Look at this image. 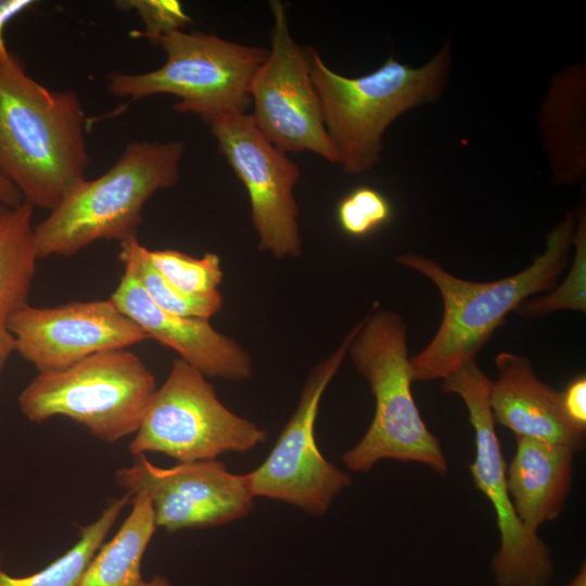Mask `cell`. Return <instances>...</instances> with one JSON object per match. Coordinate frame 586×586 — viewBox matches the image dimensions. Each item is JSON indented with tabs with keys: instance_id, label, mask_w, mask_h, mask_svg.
I'll list each match as a JSON object with an SVG mask.
<instances>
[{
	"instance_id": "1",
	"label": "cell",
	"mask_w": 586,
	"mask_h": 586,
	"mask_svg": "<svg viewBox=\"0 0 586 586\" xmlns=\"http://www.w3.org/2000/svg\"><path fill=\"white\" fill-rule=\"evenodd\" d=\"M577 208L568 211L548 232L544 252L522 271L488 282L470 281L448 272L440 263L407 252L396 260L437 288L443 316L429 344L410 357L412 381L443 380L476 356L506 317L538 294L548 293L569 265Z\"/></svg>"
},
{
	"instance_id": "2",
	"label": "cell",
	"mask_w": 586,
	"mask_h": 586,
	"mask_svg": "<svg viewBox=\"0 0 586 586\" xmlns=\"http://www.w3.org/2000/svg\"><path fill=\"white\" fill-rule=\"evenodd\" d=\"M86 122L75 90L41 85L20 60L0 65V176L34 208L50 212L86 178Z\"/></svg>"
},
{
	"instance_id": "3",
	"label": "cell",
	"mask_w": 586,
	"mask_h": 586,
	"mask_svg": "<svg viewBox=\"0 0 586 586\" xmlns=\"http://www.w3.org/2000/svg\"><path fill=\"white\" fill-rule=\"evenodd\" d=\"M310 73L337 164L347 175L372 170L381 161L383 136L406 112L438 101L451 69V40L420 67L390 55L375 71L356 78L332 71L307 47Z\"/></svg>"
},
{
	"instance_id": "4",
	"label": "cell",
	"mask_w": 586,
	"mask_h": 586,
	"mask_svg": "<svg viewBox=\"0 0 586 586\" xmlns=\"http://www.w3.org/2000/svg\"><path fill=\"white\" fill-rule=\"evenodd\" d=\"M182 141H131L103 175L79 181L35 226L38 258L71 257L99 240L137 237L146 202L180 179Z\"/></svg>"
},
{
	"instance_id": "5",
	"label": "cell",
	"mask_w": 586,
	"mask_h": 586,
	"mask_svg": "<svg viewBox=\"0 0 586 586\" xmlns=\"http://www.w3.org/2000/svg\"><path fill=\"white\" fill-rule=\"evenodd\" d=\"M347 355L369 383L375 408L365 435L343 454L345 467L367 473L378 461L392 459L418 462L446 475V455L411 393L412 370L403 317L375 305L358 323Z\"/></svg>"
},
{
	"instance_id": "6",
	"label": "cell",
	"mask_w": 586,
	"mask_h": 586,
	"mask_svg": "<svg viewBox=\"0 0 586 586\" xmlns=\"http://www.w3.org/2000/svg\"><path fill=\"white\" fill-rule=\"evenodd\" d=\"M155 44L165 52V63L146 73H109L106 90L111 95L138 101L173 94L178 98L175 111L198 114L206 123L246 114L252 105V81L268 49L184 30L163 37Z\"/></svg>"
},
{
	"instance_id": "7",
	"label": "cell",
	"mask_w": 586,
	"mask_h": 586,
	"mask_svg": "<svg viewBox=\"0 0 586 586\" xmlns=\"http://www.w3.org/2000/svg\"><path fill=\"white\" fill-rule=\"evenodd\" d=\"M156 388L155 377L136 354L107 349L66 369L38 373L18 404L31 422L64 416L114 443L138 431Z\"/></svg>"
},
{
	"instance_id": "8",
	"label": "cell",
	"mask_w": 586,
	"mask_h": 586,
	"mask_svg": "<svg viewBox=\"0 0 586 586\" xmlns=\"http://www.w3.org/2000/svg\"><path fill=\"white\" fill-rule=\"evenodd\" d=\"M267 437L265 429L229 410L206 377L177 358L154 392L129 451L161 453L179 462L216 460L252 450Z\"/></svg>"
},
{
	"instance_id": "9",
	"label": "cell",
	"mask_w": 586,
	"mask_h": 586,
	"mask_svg": "<svg viewBox=\"0 0 586 586\" xmlns=\"http://www.w3.org/2000/svg\"><path fill=\"white\" fill-rule=\"evenodd\" d=\"M493 380L476 360L442 380V392L464 403L474 430L475 456L469 469L475 487L492 504L500 545L489 562L497 586H548L555 576L549 546L526 528L513 508L506 482V461L489 405Z\"/></svg>"
},
{
	"instance_id": "10",
	"label": "cell",
	"mask_w": 586,
	"mask_h": 586,
	"mask_svg": "<svg viewBox=\"0 0 586 586\" xmlns=\"http://www.w3.org/2000/svg\"><path fill=\"white\" fill-rule=\"evenodd\" d=\"M358 323L340 346L309 373L296 409L281 431L271 451L253 471L244 474L254 496L295 506L322 515L352 479L323 457L315 438V422L321 397L339 371Z\"/></svg>"
},
{
	"instance_id": "11",
	"label": "cell",
	"mask_w": 586,
	"mask_h": 586,
	"mask_svg": "<svg viewBox=\"0 0 586 586\" xmlns=\"http://www.w3.org/2000/svg\"><path fill=\"white\" fill-rule=\"evenodd\" d=\"M269 7L273 17L271 44L251 86L253 122L285 154L307 151L337 164L311 78L307 48L292 37L284 4L271 0Z\"/></svg>"
},
{
	"instance_id": "12",
	"label": "cell",
	"mask_w": 586,
	"mask_h": 586,
	"mask_svg": "<svg viewBox=\"0 0 586 586\" xmlns=\"http://www.w3.org/2000/svg\"><path fill=\"white\" fill-rule=\"evenodd\" d=\"M208 125L247 191L258 250L276 258L298 257L303 249L294 196L298 166L260 133L250 114L217 117Z\"/></svg>"
},
{
	"instance_id": "13",
	"label": "cell",
	"mask_w": 586,
	"mask_h": 586,
	"mask_svg": "<svg viewBox=\"0 0 586 586\" xmlns=\"http://www.w3.org/2000/svg\"><path fill=\"white\" fill-rule=\"evenodd\" d=\"M115 473L117 485L131 497L145 496L156 526L168 532L219 526L245 517L254 507L244 474L231 473L218 460L179 462L170 468L136 456Z\"/></svg>"
},
{
	"instance_id": "14",
	"label": "cell",
	"mask_w": 586,
	"mask_h": 586,
	"mask_svg": "<svg viewBox=\"0 0 586 586\" xmlns=\"http://www.w3.org/2000/svg\"><path fill=\"white\" fill-rule=\"evenodd\" d=\"M16 352L38 373L66 369L86 357L149 339L111 300L71 302L55 307L28 304L5 323Z\"/></svg>"
},
{
	"instance_id": "15",
	"label": "cell",
	"mask_w": 586,
	"mask_h": 586,
	"mask_svg": "<svg viewBox=\"0 0 586 586\" xmlns=\"http://www.w3.org/2000/svg\"><path fill=\"white\" fill-rule=\"evenodd\" d=\"M125 267L110 300L149 339L179 354V358L206 378L244 381L253 375L250 354L233 339L218 332L207 319L182 317L158 307L132 270Z\"/></svg>"
},
{
	"instance_id": "16",
	"label": "cell",
	"mask_w": 586,
	"mask_h": 586,
	"mask_svg": "<svg viewBox=\"0 0 586 586\" xmlns=\"http://www.w3.org/2000/svg\"><path fill=\"white\" fill-rule=\"evenodd\" d=\"M495 362L498 378L493 381L489 394L495 422L511 430L515 436L562 444L575 453L581 451L586 431L566 417L561 392L538 379L526 356L502 352Z\"/></svg>"
},
{
	"instance_id": "17",
	"label": "cell",
	"mask_w": 586,
	"mask_h": 586,
	"mask_svg": "<svg viewBox=\"0 0 586 586\" xmlns=\"http://www.w3.org/2000/svg\"><path fill=\"white\" fill-rule=\"evenodd\" d=\"M537 128L555 186L584 183L586 177V66L565 65L549 81Z\"/></svg>"
},
{
	"instance_id": "18",
	"label": "cell",
	"mask_w": 586,
	"mask_h": 586,
	"mask_svg": "<svg viewBox=\"0 0 586 586\" xmlns=\"http://www.w3.org/2000/svg\"><path fill=\"white\" fill-rule=\"evenodd\" d=\"M515 454L506 470L507 488L523 525L538 533L564 511L572 491V448L538 438L515 436Z\"/></svg>"
},
{
	"instance_id": "19",
	"label": "cell",
	"mask_w": 586,
	"mask_h": 586,
	"mask_svg": "<svg viewBox=\"0 0 586 586\" xmlns=\"http://www.w3.org/2000/svg\"><path fill=\"white\" fill-rule=\"evenodd\" d=\"M131 504L118 532L91 559L80 586H138L142 581V558L157 526L145 496H133Z\"/></svg>"
},
{
	"instance_id": "20",
	"label": "cell",
	"mask_w": 586,
	"mask_h": 586,
	"mask_svg": "<svg viewBox=\"0 0 586 586\" xmlns=\"http://www.w3.org/2000/svg\"><path fill=\"white\" fill-rule=\"evenodd\" d=\"M34 207L27 202L9 206L0 202V323L27 304L39 259Z\"/></svg>"
},
{
	"instance_id": "21",
	"label": "cell",
	"mask_w": 586,
	"mask_h": 586,
	"mask_svg": "<svg viewBox=\"0 0 586 586\" xmlns=\"http://www.w3.org/2000/svg\"><path fill=\"white\" fill-rule=\"evenodd\" d=\"M131 500L127 493L112 500L94 522L80 528L78 542L43 570L29 576L15 577L0 569V586H80L91 559Z\"/></svg>"
},
{
	"instance_id": "22",
	"label": "cell",
	"mask_w": 586,
	"mask_h": 586,
	"mask_svg": "<svg viewBox=\"0 0 586 586\" xmlns=\"http://www.w3.org/2000/svg\"><path fill=\"white\" fill-rule=\"evenodd\" d=\"M119 259L124 266L132 270L148 296L168 313L209 320L222 306V296L219 291L192 295L166 281L148 259L146 247L138 241L137 237L120 243Z\"/></svg>"
},
{
	"instance_id": "23",
	"label": "cell",
	"mask_w": 586,
	"mask_h": 586,
	"mask_svg": "<svg viewBox=\"0 0 586 586\" xmlns=\"http://www.w3.org/2000/svg\"><path fill=\"white\" fill-rule=\"evenodd\" d=\"M572 246H574V258L564 281L546 294L526 300L515 309L517 315L525 319H533L560 310L586 311L585 203L577 208Z\"/></svg>"
},
{
	"instance_id": "24",
	"label": "cell",
	"mask_w": 586,
	"mask_h": 586,
	"mask_svg": "<svg viewBox=\"0 0 586 586\" xmlns=\"http://www.w3.org/2000/svg\"><path fill=\"white\" fill-rule=\"evenodd\" d=\"M146 256L162 277L178 290L192 295L218 292L224 272L217 254L205 253L198 258L171 249L146 247Z\"/></svg>"
},
{
	"instance_id": "25",
	"label": "cell",
	"mask_w": 586,
	"mask_h": 586,
	"mask_svg": "<svg viewBox=\"0 0 586 586\" xmlns=\"http://www.w3.org/2000/svg\"><path fill=\"white\" fill-rule=\"evenodd\" d=\"M392 216L388 200L378 190L362 186L341 200L336 217L342 230L353 237H364L384 225Z\"/></svg>"
},
{
	"instance_id": "26",
	"label": "cell",
	"mask_w": 586,
	"mask_h": 586,
	"mask_svg": "<svg viewBox=\"0 0 586 586\" xmlns=\"http://www.w3.org/2000/svg\"><path fill=\"white\" fill-rule=\"evenodd\" d=\"M114 7L122 12L137 13L143 29L132 30L130 36L148 39L154 44L193 23L177 0H117Z\"/></svg>"
},
{
	"instance_id": "27",
	"label": "cell",
	"mask_w": 586,
	"mask_h": 586,
	"mask_svg": "<svg viewBox=\"0 0 586 586\" xmlns=\"http://www.w3.org/2000/svg\"><path fill=\"white\" fill-rule=\"evenodd\" d=\"M563 410L569 420L578 429L586 431V378L581 375L569 383L561 392Z\"/></svg>"
},
{
	"instance_id": "28",
	"label": "cell",
	"mask_w": 586,
	"mask_h": 586,
	"mask_svg": "<svg viewBox=\"0 0 586 586\" xmlns=\"http://www.w3.org/2000/svg\"><path fill=\"white\" fill-rule=\"evenodd\" d=\"M33 0H0V65H8L18 59L8 49L4 39L5 26L34 5Z\"/></svg>"
},
{
	"instance_id": "29",
	"label": "cell",
	"mask_w": 586,
	"mask_h": 586,
	"mask_svg": "<svg viewBox=\"0 0 586 586\" xmlns=\"http://www.w3.org/2000/svg\"><path fill=\"white\" fill-rule=\"evenodd\" d=\"M14 352H16L15 339L7 326L0 323V372Z\"/></svg>"
},
{
	"instance_id": "30",
	"label": "cell",
	"mask_w": 586,
	"mask_h": 586,
	"mask_svg": "<svg viewBox=\"0 0 586 586\" xmlns=\"http://www.w3.org/2000/svg\"><path fill=\"white\" fill-rule=\"evenodd\" d=\"M0 202L9 206H18L24 200L18 190L0 176Z\"/></svg>"
},
{
	"instance_id": "31",
	"label": "cell",
	"mask_w": 586,
	"mask_h": 586,
	"mask_svg": "<svg viewBox=\"0 0 586 586\" xmlns=\"http://www.w3.org/2000/svg\"><path fill=\"white\" fill-rule=\"evenodd\" d=\"M565 586H586V564L581 565L576 575Z\"/></svg>"
},
{
	"instance_id": "32",
	"label": "cell",
	"mask_w": 586,
	"mask_h": 586,
	"mask_svg": "<svg viewBox=\"0 0 586 586\" xmlns=\"http://www.w3.org/2000/svg\"><path fill=\"white\" fill-rule=\"evenodd\" d=\"M138 586H171L170 582L162 575H155L150 581H141Z\"/></svg>"
}]
</instances>
